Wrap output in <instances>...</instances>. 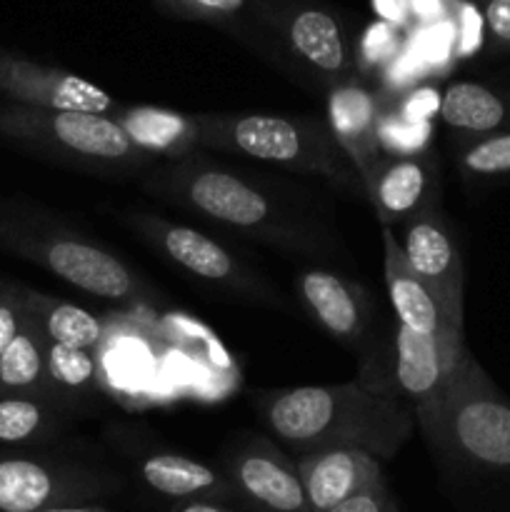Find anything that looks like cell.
<instances>
[{
  "label": "cell",
  "instance_id": "obj_1",
  "mask_svg": "<svg viewBox=\"0 0 510 512\" xmlns=\"http://www.w3.org/2000/svg\"><path fill=\"white\" fill-rule=\"evenodd\" d=\"M270 433L293 453L360 448L388 460L415 428V410L403 395L365 380L275 390L260 400Z\"/></svg>",
  "mask_w": 510,
  "mask_h": 512
},
{
  "label": "cell",
  "instance_id": "obj_2",
  "mask_svg": "<svg viewBox=\"0 0 510 512\" xmlns=\"http://www.w3.org/2000/svg\"><path fill=\"white\" fill-rule=\"evenodd\" d=\"M148 185L210 223L273 248L320 253L333 245L328 230L295 213L250 178L218 165L198 163L193 155L168 160L165 168L150 175Z\"/></svg>",
  "mask_w": 510,
  "mask_h": 512
},
{
  "label": "cell",
  "instance_id": "obj_3",
  "mask_svg": "<svg viewBox=\"0 0 510 512\" xmlns=\"http://www.w3.org/2000/svg\"><path fill=\"white\" fill-rule=\"evenodd\" d=\"M203 148L238 153L258 163L320 175L348 190H365L358 170L325 125L285 115H195Z\"/></svg>",
  "mask_w": 510,
  "mask_h": 512
},
{
  "label": "cell",
  "instance_id": "obj_4",
  "mask_svg": "<svg viewBox=\"0 0 510 512\" xmlns=\"http://www.w3.org/2000/svg\"><path fill=\"white\" fill-rule=\"evenodd\" d=\"M445 458L488 473H510V403L470 355L443 398L415 413Z\"/></svg>",
  "mask_w": 510,
  "mask_h": 512
},
{
  "label": "cell",
  "instance_id": "obj_5",
  "mask_svg": "<svg viewBox=\"0 0 510 512\" xmlns=\"http://www.w3.org/2000/svg\"><path fill=\"white\" fill-rule=\"evenodd\" d=\"M0 138L35 153L93 170H135L148 155L133 145L113 115L45 110L10 103L0 108Z\"/></svg>",
  "mask_w": 510,
  "mask_h": 512
},
{
  "label": "cell",
  "instance_id": "obj_6",
  "mask_svg": "<svg viewBox=\"0 0 510 512\" xmlns=\"http://www.w3.org/2000/svg\"><path fill=\"white\" fill-rule=\"evenodd\" d=\"M248 20L273 35L295 70L323 88L358 75V48L340 15L320 0H253Z\"/></svg>",
  "mask_w": 510,
  "mask_h": 512
},
{
  "label": "cell",
  "instance_id": "obj_7",
  "mask_svg": "<svg viewBox=\"0 0 510 512\" xmlns=\"http://www.w3.org/2000/svg\"><path fill=\"white\" fill-rule=\"evenodd\" d=\"M0 245L95 298L130 300L138 295V278L113 253L73 233L38 228L5 208H0Z\"/></svg>",
  "mask_w": 510,
  "mask_h": 512
},
{
  "label": "cell",
  "instance_id": "obj_8",
  "mask_svg": "<svg viewBox=\"0 0 510 512\" xmlns=\"http://www.w3.org/2000/svg\"><path fill=\"white\" fill-rule=\"evenodd\" d=\"M123 220L145 245L158 250L168 263H173L183 273L210 283L213 288L228 290L235 298L268 305L280 303L278 290L268 280L260 278L255 270H250L243 260L235 258L210 235H203L188 225L168 223V220H160L148 213H128L123 215Z\"/></svg>",
  "mask_w": 510,
  "mask_h": 512
},
{
  "label": "cell",
  "instance_id": "obj_9",
  "mask_svg": "<svg viewBox=\"0 0 510 512\" xmlns=\"http://www.w3.org/2000/svg\"><path fill=\"white\" fill-rule=\"evenodd\" d=\"M468 360L463 333L425 335L405 325L395 328V383L415 413L438 403Z\"/></svg>",
  "mask_w": 510,
  "mask_h": 512
},
{
  "label": "cell",
  "instance_id": "obj_10",
  "mask_svg": "<svg viewBox=\"0 0 510 512\" xmlns=\"http://www.w3.org/2000/svg\"><path fill=\"white\" fill-rule=\"evenodd\" d=\"M0 95L10 103L45 110L110 115L118 105L105 90L68 70L8 55L0 68Z\"/></svg>",
  "mask_w": 510,
  "mask_h": 512
},
{
  "label": "cell",
  "instance_id": "obj_11",
  "mask_svg": "<svg viewBox=\"0 0 510 512\" xmlns=\"http://www.w3.org/2000/svg\"><path fill=\"white\" fill-rule=\"evenodd\" d=\"M98 475L30 458H0V512H40L100 493Z\"/></svg>",
  "mask_w": 510,
  "mask_h": 512
},
{
  "label": "cell",
  "instance_id": "obj_12",
  "mask_svg": "<svg viewBox=\"0 0 510 512\" xmlns=\"http://www.w3.org/2000/svg\"><path fill=\"white\" fill-rule=\"evenodd\" d=\"M398 243L408 265L433 290L448 318L463 328V263L443 218L433 208L425 210L405 223Z\"/></svg>",
  "mask_w": 510,
  "mask_h": 512
},
{
  "label": "cell",
  "instance_id": "obj_13",
  "mask_svg": "<svg viewBox=\"0 0 510 512\" xmlns=\"http://www.w3.org/2000/svg\"><path fill=\"white\" fill-rule=\"evenodd\" d=\"M383 103L363 80H343L328 88V128L353 168L358 170L368 193L375 173L388 155L380 148L378 123Z\"/></svg>",
  "mask_w": 510,
  "mask_h": 512
},
{
  "label": "cell",
  "instance_id": "obj_14",
  "mask_svg": "<svg viewBox=\"0 0 510 512\" xmlns=\"http://www.w3.org/2000/svg\"><path fill=\"white\" fill-rule=\"evenodd\" d=\"M228 475L243 498L265 512H310L298 468L265 440H248L228 458Z\"/></svg>",
  "mask_w": 510,
  "mask_h": 512
},
{
  "label": "cell",
  "instance_id": "obj_15",
  "mask_svg": "<svg viewBox=\"0 0 510 512\" xmlns=\"http://www.w3.org/2000/svg\"><path fill=\"white\" fill-rule=\"evenodd\" d=\"M300 480L310 512H325L345 503L363 490L385 483L380 460L360 448H323L300 455Z\"/></svg>",
  "mask_w": 510,
  "mask_h": 512
},
{
  "label": "cell",
  "instance_id": "obj_16",
  "mask_svg": "<svg viewBox=\"0 0 510 512\" xmlns=\"http://www.w3.org/2000/svg\"><path fill=\"white\" fill-rule=\"evenodd\" d=\"M300 303L315 323L348 348H360L370 328V298L355 280L328 270H303L295 280Z\"/></svg>",
  "mask_w": 510,
  "mask_h": 512
},
{
  "label": "cell",
  "instance_id": "obj_17",
  "mask_svg": "<svg viewBox=\"0 0 510 512\" xmlns=\"http://www.w3.org/2000/svg\"><path fill=\"white\" fill-rule=\"evenodd\" d=\"M435 175V160L428 150L385 158L368 188L380 225L393 228L395 223H408L433 208Z\"/></svg>",
  "mask_w": 510,
  "mask_h": 512
},
{
  "label": "cell",
  "instance_id": "obj_18",
  "mask_svg": "<svg viewBox=\"0 0 510 512\" xmlns=\"http://www.w3.org/2000/svg\"><path fill=\"white\" fill-rule=\"evenodd\" d=\"M383 253L385 288H388V298L395 310V318H398V325H405V328L425 335L463 333V328L448 318L433 290L410 268L390 225H383Z\"/></svg>",
  "mask_w": 510,
  "mask_h": 512
},
{
  "label": "cell",
  "instance_id": "obj_19",
  "mask_svg": "<svg viewBox=\"0 0 510 512\" xmlns=\"http://www.w3.org/2000/svg\"><path fill=\"white\" fill-rule=\"evenodd\" d=\"M110 115L123 125L135 148L143 150L148 158L183 160L203 148L195 115L153 108V105H133V108L118 105Z\"/></svg>",
  "mask_w": 510,
  "mask_h": 512
},
{
  "label": "cell",
  "instance_id": "obj_20",
  "mask_svg": "<svg viewBox=\"0 0 510 512\" xmlns=\"http://www.w3.org/2000/svg\"><path fill=\"white\" fill-rule=\"evenodd\" d=\"M140 478L155 493L173 500L228 498L233 483L205 463L175 453H155L140 463Z\"/></svg>",
  "mask_w": 510,
  "mask_h": 512
},
{
  "label": "cell",
  "instance_id": "obj_21",
  "mask_svg": "<svg viewBox=\"0 0 510 512\" xmlns=\"http://www.w3.org/2000/svg\"><path fill=\"white\" fill-rule=\"evenodd\" d=\"M440 118L465 135H488L510 120V108L498 90L473 80H458L440 95Z\"/></svg>",
  "mask_w": 510,
  "mask_h": 512
},
{
  "label": "cell",
  "instance_id": "obj_22",
  "mask_svg": "<svg viewBox=\"0 0 510 512\" xmlns=\"http://www.w3.org/2000/svg\"><path fill=\"white\" fill-rule=\"evenodd\" d=\"M25 305H28V313L38 320L50 343L85 350H98L103 345L105 325L90 310L28 288H25Z\"/></svg>",
  "mask_w": 510,
  "mask_h": 512
},
{
  "label": "cell",
  "instance_id": "obj_23",
  "mask_svg": "<svg viewBox=\"0 0 510 512\" xmlns=\"http://www.w3.org/2000/svg\"><path fill=\"white\" fill-rule=\"evenodd\" d=\"M45 348H48V338L43 328L33 315L25 313L23 328L0 355V393L43 395V390L50 385L48 370H45Z\"/></svg>",
  "mask_w": 510,
  "mask_h": 512
},
{
  "label": "cell",
  "instance_id": "obj_24",
  "mask_svg": "<svg viewBox=\"0 0 510 512\" xmlns=\"http://www.w3.org/2000/svg\"><path fill=\"white\" fill-rule=\"evenodd\" d=\"M53 418L43 395L0 393V443L18 445L43 438L53 428Z\"/></svg>",
  "mask_w": 510,
  "mask_h": 512
},
{
  "label": "cell",
  "instance_id": "obj_25",
  "mask_svg": "<svg viewBox=\"0 0 510 512\" xmlns=\"http://www.w3.org/2000/svg\"><path fill=\"white\" fill-rule=\"evenodd\" d=\"M45 370L48 383L68 393H85L95 385L100 375V363L95 350L70 348V345L50 343L45 348Z\"/></svg>",
  "mask_w": 510,
  "mask_h": 512
},
{
  "label": "cell",
  "instance_id": "obj_26",
  "mask_svg": "<svg viewBox=\"0 0 510 512\" xmlns=\"http://www.w3.org/2000/svg\"><path fill=\"white\" fill-rule=\"evenodd\" d=\"M170 18L210 23L220 28H240L250 18L253 0H153Z\"/></svg>",
  "mask_w": 510,
  "mask_h": 512
},
{
  "label": "cell",
  "instance_id": "obj_27",
  "mask_svg": "<svg viewBox=\"0 0 510 512\" xmlns=\"http://www.w3.org/2000/svg\"><path fill=\"white\" fill-rule=\"evenodd\" d=\"M460 168L470 178L510 175V130L478 135L460 150Z\"/></svg>",
  "mask_w": 510,
  "mask_h": 512
},
{
  "label": "cell",
  "instance_id": "obj_28",
  "mask_svg": "<svg viewBox=\"0 0 510 512\" xmlns=\"http://www.w3.org/2000/svg\"><path fill=\"white\" fill-rule=\"evenodd\" d=\"M380 148L388 158H400V155H418L425 153L430 138H433V125L430 120H405L398 113L383 105L378 123Z\"/></svg>",
  "mask_w": 510,
  "mask_h": 512
},
{
  "label": "cell",
  "instance_id": "obj_29",
  "mask_svg": "<svg viewBox=\"0 0 510 512\" xmlns=\"http://www.w3.org/2000/svg\"><path fill=\"white\" fill-rule=\"evenodd\" d=\"M25 288L20 285L0 283V355L13 343L18 330L25 323Z\"/></svg>",
  "mask_w": 510,
  "mask_h": 512
},
{
  "label": "cell",
  "instance_id": "obj_30",
  "mask_svg": "<svg viewBox=\"0 0 510 512\" xmlns=\"http://www.w3.org/2000/svg\"><path fill=\"white\" fill-rule=\"evenodd\" d=\"M398 53V38H395L393 28L388 25H378L370 30L363 38L358 48V70H375L380 65L388 63L393 55Z\"/></svg>",
  "mask_w": 510,
  "mask_h": 512
},
{
  "label": "cell",
  "instance_id": "obj_31",
  "mask_svg": "<svg viewBox=\"0 0 510 512\" xmlns=\"http://www.w3.org/2000/svg\"><path fill=\"white\" fill-rule=\"evenodd\" d=\"M393 113H398L405 120H430L435 113H440V95L433 88H418L410 90V93L400 95V100L395 105H385Z\"/></svg>",
  "mask_w": 510,
  "mask_h": 512
},
{
  "label": "cell",
  "instance_id": "obj_32",
  "mask_svg": "<svg viewBox=\"0 0 510 512\" xmlns=\"http://www.w3.org/2000/svg\"><path fill=\"white\" fill-rule=\"evenodd\" d=\"M325 512H400V508L393 495H390L388 485L378 483L375 488L363 490V493L353 495L350 500Z\"/></svg>",
  "mask_w": 510,
  "mask_h": 512
},
{
  "label": "cell",
  "instance_id": "obj_33",
  "mask_svg": "<svg viewBox=\"0 0 510 512\" xmlns=\"http://www.w3.org/2000/svg\"><path fill=\"white\" fill-rule=\"evenodd\" d=\"M483 20L495 48L510 50V0H483Z\"/></svg>",
  "mask_w": 510,
  "mask_h": 512
},
{
  "label": "cell",
  "instance_id": "obj_34",
  "mask_svg": "<svg viewBox=\"0 0 510 512\" xmlns=\"http://www.w3.org/2000/svg\"><path fill=\"white\" fill-rule=\"evenodd\" d=\"M178 512H228L223 508H218V505H210V503H203V500H193V503L183 505Z\"/></svg>",
  "mask_w": 510,
  "mask_h": 512
},
{
  "label": "cell",
  "instance_id": "obj_35",
  "mask_svg": "<svg viewBox=\"0 0 510 512\" xmlns=\"http://www.w3.org/2000/svg\"><path fill=\"white\" fill-rule=\"evenodd\" d=\"M40 512H108V510L93 508V505H58V508H48Z\"/></svg>",
  "mask_w": 510,
  "mask_h": 512
},
{
  "label": "cell",
  "instance_id": "obj_36",
  "mask_svg": "<svg viewBox=\"0 0 510 512\" xmlns=\"http://www.w3.org/2000/svg\"><path fill=\"white\" fill-rule=\"evenodd\" d=\"M5 58H8V53H0V68H3V63H5Z\"/></svg>",
  "mask_w": 510,
  "mask_h": 512
}]
</instances>
